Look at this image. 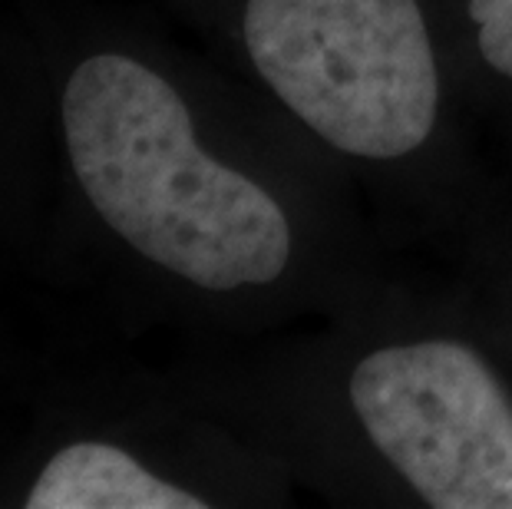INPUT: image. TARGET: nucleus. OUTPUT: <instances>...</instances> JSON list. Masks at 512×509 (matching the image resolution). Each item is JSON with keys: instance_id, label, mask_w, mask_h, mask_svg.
Segmentation results:
<instances>
[{"instance_id": "1", "label": "nucleus", "mask_w": 512, "mask_h": 509, "mask_svg": "<svg viewBox=\"0 0 512 509\" xmlns=\"http://www.w3.org/2000/svg\"><path fill=\"white\" fill-rule=\"evenodd\" d=\"M63 136L86 199L149 262L212 291L285 272L281 205L195 143L182 96L143 63L83 60L63 90Z\"/></svg>"}, {"instance_id": "2", "label": "nucleus", "mask_w": 512, "mask_h": 509, "mask_svg": "<svg viewBox=\"0 0 512 509\" xmlns=\"http://www.w3.org/2000/svg\"><path fill=\"white\" fill-rule=\"evenodd\" d=\"M245 47L324 143L397 159L437 119V60L417 0H248Z\"/></svg>"}, {"instance_id": "3", "label": "nucleus", "mask_w": 512, "mask_h": 509, "mask_svg": "<svg viewBox=\"0 0 512 509\" xmlns=\"http://www.w3.org/2000/svg\"><path fill=\"white\" fill-rule=\"evenodd\" d=\"M374 447L433 509H512V404L460 341L394 344L354 367Z\"/></svg>"}, {"instance_id": "4", "label": "nucleus", "mask_w": 512, "mask_h": 509, "mask_svg": "<svg viewBox=\"0 0 512 509\" xmlns=\"http://www.w3.org/2000/svg\"><path fill=\"white\" fill-rule=\"evenodd\" d=\"M30 509H202L189 490H179L126 450L110 443H70L53 457L27 496Z\"/></svg>"}, {"instance_id": "5", "label": "nucleus", "mask_w": 512, "mask_h": 509, "mask_svg": "<svg viewBox=\"0 0 512 509\" xmlns=\"http://www.w3.org/2000/svg\"><path fill=\"white\" fill-rule=\"evenodd\" d=\"M476 24L479 53L489 67L512 77V0H466Z\"/></svg>"}]
</instances>
